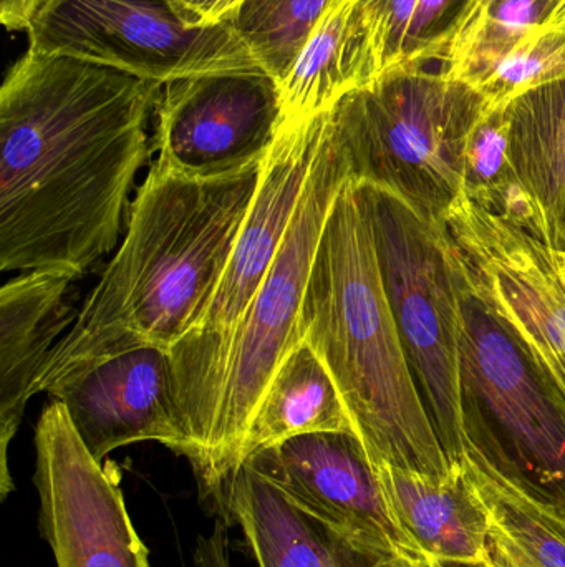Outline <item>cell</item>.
<instances>
[{
	"mask_svg": "<svg viewBox=\"0 0 565 567\" xmlns=\"http://www.w3.org/2000/svg\"><path fill=\"white\" fill-rule=\"evenodd\" d=\"M395 567H441L430 561H394Z\"/></svg>",
	"mask_w": 565,
	"mask_h": 567,
	"instance_id": "1f68e13d",
	"label": "cell"
},
{
	"mask_svg": "<svg viewBox=\"0 0 565 567\" xmlns=\"http://www.w3.org/2000/svg\"><path fill=\"white\" fill-rule=\"evenodd\" d=\"M155 112L156 163L192 179L228 178L262 165L281 125L278 82L265 73L166 83Z\"/></svg>",
	"mask_w": 565,
	"mask_h": 567,
	"instance_id": "7c38bea8",
	"label": "cell"
},
{
	"mask_svg": "<svg viewBox=\"0 0 565 567\" xmlns=\"http://www.w3.org/2000/svg\"><path fill=\"white\" fill-rule=\"evenodd\" d=\"M29 49L166 85L192 76L265 73L238 30L189 29L168 0H43ZM271 76V75H269Z\"/></svg>",
	"mask_w": 565,
	"mask_h": 567,
	"instance_id": "ba28073f",
	"label": "cell"
},
{
	"mask_svg": "<svg viewBox=\"0 0 565 567\" xmlns=\"http://www.w3.org/2000/svg\"><path fill=\"white\" fill-rule=\"evenodd\" d=\"M334 110L304 122L279 126L274 145L262 165L254 202L211 306L199 326L169 350L185 422L209 370L274 265L324 145Z\"/></svg>",
	"mask_w": 565,
	"mask_h": 567,
	"instance_id": "9c48e42d",
	"label": "cell"
},
{
	"mask_svg": "<svg viewBox=\"0 0 565 567\" xmlns=\"http://www.w3.org/2000/svg\"><path fill=\"white\" fill-rule=\"evenodd\" d=\"M350 179V159L334 110L274 265L209 370L186 419L185 456L212 502L234 473L242 440L269 382L301 340L299 319L315 252L332 208Z\"/></svg>",
	"mask_w": 565,
	"mask_h": 567,
	"instance_id": "277c9868",
	"label": "cell"
},
{
	"mask_svg": "<svg viewBox=\"0 0 565 567\" xmlns=\"http://www.w3.org/2000/svg\"><path fill=\"white\" fill-rule=\"evenodd\" d=\"M40 532L59 567H149L119 480L96 462L53 399L35 429Z\"/></svg>",
	"mask_w": 565,
	"mask_h": 567,
	"instance_id": "8fae6325",
	"label": "cell"
},
{
	"mask_svg": "<svg viewBox=\"0 0 565 567\" xmlns=\"http://www.w3.org/2000/svg\"><path fill=\"white\" fill-rule=\"evenodd\" d=\"M370 223L381 281L421 402L460 466L467 449L461 406V299L453 246L443 223L394 193L355 183Z\"/></svg>",
	"mask_w": 565,
	"mask_h": 567,
	"instance_id": "52a82bcc",
	"label": "cell"
},
{
	"mask_svg": "<svg viewBox=\"0 0 565 567\" xmlns=\"http://www.w3.org/2000/svg\"><path fill=\"white\" fill-rule=\"evenodd\" d=\"M454 265L467 443L517 488L565 518L564 393L516 333L478 297L457 255Z\"/></svg>",
	"mask_w": 565,
	"mask_h": 567,
	"instance_id": "8992f818",
	"label": "cell"
},
{
	"mask_svg": "<svg viewBox=\"0 0 565 567\" xmlns=\"http://www.w3.org/2000/svg\"><path fill=\"white\" fill-rule=\"evenodd\" d=\"M73 429L98 463L123 446L158 442L188 450L171 352L139 347L96 360L50 386Z\"/></svg>",
	"mask_w": 565,
	"mask_h": 567,
	"instance_id": "5bb4252c",
	"label": "cell"
},
{
	"mask_svg": "<svg viewBox=\"0 0 565 567\" xmlns=\"http://www.w3.org/2000/svg\"><path fill=\"white\" fill-rule=\"evenodd\" d=\"M299 337L337 383L372 466L444 482L451 462L411 375L370 223L354 182L338 195L308 276Z\"/></svg>",
	"mask_w": 565,
	"mask_h": 567,
	"instance_id": "3957f363",
	"label": "cell"
},
{
	"mask_svg": "<svg viewBox=\"0 0 565 567\" xmlns=\"http://www.w3.org/2000/svg\"><path fill=\"white\" fill-rule=\"evenodd\" d=\"M43 0H0V20L9 32L29 29L30 20Z\"/></svg>",
	"mask_w": 565,
	"mask_h": 567,
	"instance_id": "f1b7e54d",
	"label": "cell"
},
{
	"mask_svg": "<svg viewBox=\"0 0 565 567\" xmlns=\"http://www.w3.org/2000/svg\"><path fill=\"white\" fill-rule=\"evenodd\" d=\"M557 258H559V256H557ZM559 265H561V269H563L564 278H565V258H559Z\"/></svg>",
	"mask_w": 565,
	"mask_h": 567,
	"instance_id": "d6a6232c",
	"label": "cell"
},
{
	"mask_svg": "<svg viewBox=\"0 0 565 567\" xmlns=\"http://www.w3.org/2000/svg\"><path fill=\"white\" fill-rule=\"evenodd\" d=\"M547 25L559 27L565 29V0H561L559 7H557L556 13Z\"/></svg>",
	"mask_w": 565,
	"mask_h": 567,
	"instance_id": "4dcf8cb0",
	"label": "cell"
},
{
	"mask_svg": "<svg viewBox=\"0 0 565 567\" xmlns=\"http://www.w3.org/2000/svg\"><path fill=\"white\" fill-rule=\"evenodd\" d=\"M561 0H477L458 29L443 65L478 89L534 29L547 25Z\"/></svg>",
	"mask_w": 565,
	"mask_h": 567,
	"instance_id": "7402d4cb",
	"label": "cell"
},
{
	"mask_svg": "<svg viewBox=\"0 0 565 567\" xmlns=\"http://www.w3.org/2000/svg\"><path fill=\"white\" fill-rule=\"evenodd\" d=\"M75 281L60 271L22 272L0 290V498L13 489L7 452L32 389L63 332L76 313L66 302Z\"/></svg>",
	"mask_w": 565,
	"mask_h": 567,
	"instance_id": "9a60e30c",
	"label": "cell"
},
{
	"mask_svg": "<svg viewBox=\"0 0 565 567\" xmlns=\"http://www.w3.org/2000/svg\"><path fill=\"white\" fill-rule=\"evenodd\" d=\"M322 432L357 435L337 383L317 353L301 339L269 382L242 440L236 470L255 453L295 436Z\"/></svg>",
	"mask_w": 565,
	"mask_h": 567,
	"instance_id": "d6986e66",
	"label": "cell"
},
{
	"mask_svg": "<svg viewBox=\"0 0 565 567\" xmlns=\"http://www.w3.org/2000/svg\"><path fill=\"white\" fill-rule=\"evenodd\" d=\"M418 0H360L378 73L398 65Z\"/></svg>",
	"mask_w": 565,
	"mask_h": 567,
	"instance_id": "4316f807",
	"label": "cell"
},
{
	"mask_svg": "<svg viewBox=\"0 0 565 567\" xmlns=\"http://www.w3.org/2000/svg\"><path fill=\"white\" fill-rule=\"evenodd\" d=\"M463 195L483 208L510 216L533 231V209L517 185L508 155L504 106L486 109L471 132L464 153Z\"/></svg>",
	"mask_w": 565,
	"mask_h": 567,
	"instance_id": "603a6c76",
	"label": "cell"
},
{
	"mask_svg": "<svg viewBox=\"0 0 565 567\" xmlns=\"http://www.w3.org/2000/svg\"><path fill=\"white\" fill-rule=\"evenodd\" d=\"M189 29L201 30L231 23L248 0H168Z\"/></svg>",
	"mask_w": 565,
	"mask_h": 567,
	"instance_id": "83f0119b",
	"label": "cell"
},
{
	"mask_svg": "<svg viewBox=\"0 0 565 567\" xmlns=\"http://www.w3.org/2000/svg\"><path fill=\"white\" fill-rule=\"evenodd\" d=\"M215 503L242 529L259 567H338L331 536L248 463L229 476Z\"/></svg>",
	"mask_w": 565,
	"mask_h": 567,
	"instance_id": "ffe728a7",
	"label": "cell"
},
{
	"mask_svg": "<svg viewBox=\"0 0 565 567\" xmlns=\"http://www.w3.org/2000/svg\"><path fill=\"white\" fill-rule=\"evenodd\" d=\"M226 556L228 555H224V558L221 559V567H229V558H226Z\"/></svg>",
	"mask_w": 565,
	"mask_h": 567,
	"instance_id": "836d02e7",
	"label": "cell"
},
{
	"mask_svg": "<svg viewBox=\"0 0 565 567\" xmlns=\"http://www.w3.org/2000/svg\"><path fill=\"white\" fill-rule=\"evenodd\" d=\"M334 0H248L231 25L281 82Z\"/></svg>",
	"mask_w": 565,
	"mask_h": 567,
	"instance_id": "cb8c5ba5",
	"label": "cell"
},
{
	"mask_svg": "<svg viewBox=\"0 0 565 567\" xmlns=\"http://www.w3.org/2000/svg\"><path fill=\"white\" fill-rule=\"evenodd\" d=\"M331 542L332 546H334L335 556H337L338 567H395L394 561H384V559L368 558V556H364L360 555V553L354 551V549L348 548V546H345L344 543L332 538V536Z\"/></svg>",
	"mask_w": 565,
	"mask_h": 567,
	"instance_id": "f546056e",
	"label": "cell"
},
{
	"mask_svg": "<svg viewBox=\"0 0 565 567\" xmlns=\"http://www.w3.org/2000/svg\"><path fill=\"white\" fill-rule=\"evenodd\" d=\"M443 225L474 292L565 396V278L556 252L526 226L464 195Z\"/></svg>",
	"mask_w": 565,
	"mask_h": 567,
	"instance_id": "30bf717a",
	"label": "cell"
},
{
	"mask_svg": "<svg viewBox=\"0 0 565 567\" xmlns=\"http://www.w3.org/2000/svg\"><path fill=\"white\" fill-rule=\"evenodd\" d=\"M161 86L27 52L0 89V269L79 279L118 245Z\"/></svg>",
	"mask_w": 565,
	"mask_h": 567,
	"instance_id": "6da1fadb",
	"label": "cell"
},
{
	"mask_svg": "<svg viewBox=\"0 0 565 567\" xmlns=\"http://www.w3.org/2000/svg\"><path fill=\"white\" fill-rule=\"evenodd\" d=\"M460 465L486 512L491 567H565V518L517 488L471 443Z\"/></svg>",
	"mask_w": 565,
	"mask_h": 567,
	"instance_id": "44dd1931",
	"label": "cell"
},
{
	"mask_svg": "<svg viewBox=\"0 0 565 567\" xmlns=\"http://www.w3.org/2000/svg\"><path fill=\"white\" fill-rule=\"evenodd\" d=\"M262 165L192 179L153 163L129 205L118 252L43 363L33 395L126 350H171L199 326L224 278Z\"/></svg>",
	"mask_w": 565,
	"mask_h": 567,
	"instance_id": "7a4b0ae2",
	"label": "cell"
},
{
	"mask_svg": "<svg viewBox=\"0 0 565 567\" xmlns=\"http://www.w3.org/2000/svg\"><path fill=\"white\" fill-rule=\"evenodd\" d=\"M486 100L441 63H401L335 106L352 182L394 193L443 223L463 195L464 153Z\"/></svg>",
	"mask_w": 565,
	"mask_h": 567,
	"instance_id": "5b68a950",
	"label": "cell"
},
{
	"mask_svg": "<svg viewBox=\"0 0 565 567\" xmlns=\"http://www.w3.org/2000/svg\"><path fill=\"white\" fill-rule=\"evenodd\" d=\"M477 0H418L400 63H443Z\"/></svg>",
	"mask_w": 565,
	"mask_h": 567,
	"instance_id": "484cf974",
	"label": "cell"
},
{
	"mask_svg": "<svg viewBox=\"0 0 565 567\" xmlns=\"http://www.w3.org/2000/svg\"><path fill=\"white\" fill-rule=\"evenodd\" d=\"M391 522L441 567H491L488 516L463 466L444 482L394 466H374Z\"/></svg>",
	"mask_w": 565,
	"mask_h": 567,
	"instance_id": "2e32d148",
	"label": "cell"
},
{
	"mask_svg": "<svg viewBox=\"0 0 565 567\" xmlns=\"http://www.w3.org/2000/svg\"><path fill=\"white\" fill-rule=\"evenodd\" d=\"M375 76L360 0H334L278 83L281 125L331 112Z\"/></svg>",
	"mask_w": 565,
	"mask_h": 567,
	"instance_id": "ac0fdd59",
	"label": "cell"
},
{
	"mask_svg": "<svg viewBox=\"0 0 565 567\" xmlns=\"http://www.w3.org/2000/svg\"><path fill=\"white\" fill-rule=\"evenodd\" d=\"M508 155L533 209L534 235L565 258V79L511 100Z\"/></svg>",
	"mask_w": 565,
	"mask_h": 567,
	"instance_id": "e0dca14e",
	"label": "cell"
},
{
	"mask_svg": "<svg viewBox=\"0 0 565 567\" xmlns=\"http://www.w3.org/2000/svg\"><path fill=\"white\" fill-rule=\"evenodd\" d=\"M244 463L354 551L384 561H428L391 522L374 466L354 433L295 436Z\"/></svg>",
	"mask_w": 565,
	"mask_h": 567,
	"instance_id": "4fadbf2b",
	"label": "cell"
},
{
	"mask_svg": "<svg viewBox=\"0 0 565 567\" xmlns=\"http://www.w3.org/2000/svg\"><path fill=\"white\" fill-rule=\"evenodd\" d=\"M561 79H565V29L544 25L527 33L477 90L488 109H496Z\"/></svg>",
	"mask_w": 565,
	"mask_h": 567,
	"instance_id": "d4e9b609",
	"label": "cell"
}]
</instances>
